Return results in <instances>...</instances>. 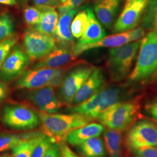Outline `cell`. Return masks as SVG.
<instances>
[{"label":"cell","mask_w":157,"mask_h":157,"mask_svg":"<svg viewBox=\"0 0 157 157\" xmlns=\"http://www.w3.org/2000/svg\"><path fill=\"white\" fill-rule=\"evenodd\" d=\"M9 94V88L4 82L0 80V103L6 100Z\"/></svg>","instance_id":"obj_39"},{"label":"cell","mask_w":157,"mask_h":157,"mask_svg":"<svg viewBox=\"0 0 157 157\" xmlns=\"http://www.w3.org/2000/svg\"><path fill=\"white\" fill-rule=\"evenodd\" d=\"M1 157H12L11 155H10L9 154H4L3 155H2V156H1Z\"/></svg>","instance_id":"obj_42"},{"label":"cell","mask_w":157,"mask_h":157,"mask_svg":"<svg viewBox=\"0 0 157 157\" xmlns=\"http://www.w3.org/2000/svg\"><path fill=\"white\" fill-rule=\"evenodd\" d=\"M73 48H70L67 44L59 47H56L50 54L40 59L33 68L58 69L71 62L75 58Z\"/></svg>","instance_id":"obj_15"},{"label":"cell","mask_w":157,"mask_h":157,"mask_svg":"<svg viewBox=\"0 0 157 157\" xmlns=\"http://www.w3.org/2000/svg\"><path fill=\"white\" fill-rule=\"evenodd\" d=\"M130 151L133 157H157V147H145Z\"/></svg>","instance_id":"obj_31"},{"label":"cell","mask_w":157,"mask_h":157,"mask_svg":"<svg viewBox=\"0 0 157 157\" xmlns=\"http://www.w3.org/2000/svg\"></svg>","instance_id":"obj_47"},{"label":"cell","mask_w":157,"mask_h":157,"mask_svg":"<svg viewBox=\"0 0 157 157\" xmlns=\"http://www.w3.org/2000/svg\"><path fill=\"white\" fill-rule=\"evenodd\" d=\"M58 69L32 68L25 71L17 78L14 87L17 89L32 90L46 86Z\"/></svg>","instance_id":"obj_13"},{"label":"cell","mask_w":157,"mask_h":157,"mask_svg":"<svg viewBox=\"0 0 157 157\" xmlns=\"http://www.w3.org/2000/svg\"><path fill=\"white\" fill-rule=\"evenodd\" d=\"M79 7L58 14V21L54 37L62 43H69L73 40L71 32V24L75 15L81 10Z\"/></svg>","instance_id":"obj_19"},{"label":"cell","mask_w":157,"mask_h":157,"mask_svg":"<svg viewBox=\"0 0 157 157\" xmlns=\"http://www.w3.org/2000/svg\"><path fill=\"white\" fill-rule=\"evenodd\" d=\"M18 37L13 35L11 37L3 40L0 44V67L11 52L13 47L16 45Z\"/></svg>","instance_id":"obj_30"},{"label":"cell","mask_w":157,"mask_h":157,"mask_svg":"<svg viewBox=\"0 0 157 157\" xmlns=\"http://www.w3.org/2000/svg\"><path fill=\"white\" fill-rule=\"evenodd\" d=\"M89 15V24L82 36L78 39V44H84L95 43L106 36V33L95 17V13L91 8L86 9Z\"/></svg>","instance_id":"obj_20"},{"label":"cell","mask_w":157,"mask_h":157,"mask_svg":"<svg viewBox=\"0 0 157 157\" xmlns=\"http://www.w3.org/2000/svg\"><path fill=\"white\" fill-rule=\"evenodd\" d=\"M141 39L111 48L109 52L107 67L111 78L119 82L129 75L139 50Z\"/></svg>","instance_id":"obj_4"},{"label":"cell","mask_w":157,"mask_h":157,"mask_svg":"<svg viewBox=\"0 0 157 157\" xmlns=\"http://www.w3.org/2000/svg\"><path fill=\"white\" fill-rule=\"evenodd\" d=\"M122 97L123 93L119 89L102 88L86 100L73 107L72 111L93 121L107 108L120 102Z\"/></svg>","instance_id":"obj_5"},{"label":"cell","mask_w":157,"mask_h":157,"mask_svg":"<svg viewBox=\"0 0 157 157\" xmlns=\"http://www.w3.org/2000/svg\"><path fill=\"white\" fill-rule=\"evenodd\" d=\"M42 13L43 12L39 8L34 6H28L23 11L24 21L28 26H34L39 23Z\"/></svg>","instance_id":"obj_29"},{"label":"cell","mask_w":157,"mask_h":157,"mask_svg":"<svg viewBox=\"0 0 157 157\" xmlns=\"http://www.w3.org/2000/svg\"><path fill=\"white\" fill-rule=\"evenodd\" d=\"M60 151L61 157H80L73 152L69 146L64 142L60 143Z\"/></svg>","instance_id":"obj_38"},{"label":"cell","mask_w":157,"mask_h":157,"mask_svg":"<svg viewBox=\"0 0 157 157\" xmlns=\"http://www.w3.org/2000/svg\"><path fill=\"white\" fill-rule=\"evenodd\" d=\"M94 68L91 66H80L74 68L64 76L61 85L60 96L65 104H72L75 95Z\"/></svg>","instance_id":"obj_11"},{"label":"cell","mask_w":157,"mask_h":157,"mask_svg":"<svg viewBox=\"0 0 157 157\" xmlns=\"http://www.w3.org/2000/svg\"><path fill=\"white\" fill-rule=\"evenodd\" d=\"M148 0H125L124 8L113 26V33L136 28L143 17Z\"/></svg>","instance_id":"obj_9"},{"label":"cell","mask_w":157,"mask_h":157,"mask_svg":"<svg viewBox=\"0 0 157 157\" xmlns=\"http://www.w3.org/2000/svg\"><path fill=\"white\" fill-rule=\"evenodd\" d=\"M54 143L50 138L45 136V138L35 148L31 157H43L48 148Z\"/></svg>","instance_id":"obj_32"},{"label":"cell","mask_w":157,"mask_h":157,"mask_svg":"<svg viewBox=\"0 0 157 157\" xmlns=\"http://www.w3.org/2000/svg\"><path fill=\"white\" fill-rule=\"evenodd\" d=\"M30 61L25 51L15 45L0 67V80L6 83L16 80L25 71Z\"/></svg>","instance_id":"obj_10"},{"label":"cell","mask_w":157,"mask_h":157,"mask_svg":"<svg viewBox=\"0 0 157 157\" xmlns=\"http://www.w3.org/2000/svg\"><path fill=\"white\" fill-rule=\"evenodd\" d=\"M64 78V69L59 68L56 73L51 78L46 86H50L52 88H56L61 86Z\"/></svg>","instance_id":"obj_35"},{"label":"cell","mask_w":157,"mask_h":157,"mask_svg":"<svg viewBox=\"0 0 157 157\" xmlns=\"http://www.w3.org/2000/svg\"><path fill=\"white\" fill-rule=\"evenodd\" d=\"M41 134L39 132H30L21 135L6 134L0 135V152L12 150L24 141L28 140Z\"/></svg>","instance_id":"obj_24"},{"label":"cell","mask_w":157,"mask_h":157,"mask_svg":"<svg viewBox=\"0 0 157 157\" xmlns=\"http://www.w3.org/2000/svg\"><path fill=\"white\" fill-rule=\"evenodd\" d=\"M27 98L41 112L47 113H56L62 107L54 88L50 86L29 90Z\"/></svg>","instance_id":"obj_12"},{"label":"cell","mask_w":157,"mask_h":157,"mask_svg":"<svg viewBox=\"0 0 157 157\" xmlns=\"http://www.w3.org/2000/svg\"><path fill=\"white\" fill-rule=\"evenodd\" d=\"M121 0H96L94 10L96 17L106 28H112L115 23Z\"/></svg>","instance_id":"obj_17"},{"label":"cell","mask_w":157,"mask_h":157,"mask_svg":"<svg viewBox=\"0 0 157 157\" xmlns=\"http://www.w3.org/2000/svg\"><path fill=\"white\" fill-rule=\"evenodd\" d=\"M0 4L11 6H15L17 5L16 0H0Z\"/></svg>","instance_id":"obj_40"},{"label":"cell","mask_w":157,"mask_h":157,"mask_svg":"<svg viewBox=\"0 0 157 157\" xmlns=\"http://www.w3.org/2000/svg\"><path fill=\"white\" fill-rule=\"evenodd\" d=\"M122 132L107 129L104 131V145L109 157H122L123 138Z\"/></svg>","instance_id":"obj_21"},{"label":"cell","mask_w":157,"mask_h":157,"mask_svg":"<svg viewBox=\"0 0 157 157\" xmlns=\"http://www.w3.org/2000/svg\"><path fill=\"white\" fill-rule=\"evenodd\" d=\"M145 111L148 115L157 121V99L152 100L146 104Z\"/></svg>","instance_id":"obj_36"},{"label":"cell","mask_w":157,"mask_h":157,"mask_svg":"<svg viewBox=\"0 0 157 157\" xmlns=\"http://www.w3.org/2000/svg\"><path fill=\"white\" fill-rule=\"evenodd\" d=\"M105 84V78L101 69L94 67L89 77L78 90L72 104L78 105L101 90Z\"/></svg>","instance_id":"obj_16"},{"label":"cell","mask_w":157,"mask_h":157,"mask_svg":"<svg viewBox=\"0 0 157 157\" xmlns=\"http://www.w3.org/2000/svg\"><path fill=\"white\" fill-rule=\"evenodd\" d=\"M104 131V127L101 124L89 123L71 132L65 141L71 146H78L90 138L99 137Z\"/></svg>","instance_id":"obj_18"},{"label":"cell","mask_w":157,"mask_h":157,"mask_svg":"<svg viewBox=\"0 0 157 157\" xmlns=\"http://www.w3.org/2000/svg\"><path fill=\"white\" fill-rule=\"evenodd\" d=\"M139 107L137 101H120L107 108L97 119L100 124L107 129L123 132L134 123Z\"/></svg>","instance_id":"obj_3"},{"label":"cell","mask_w":157,"mask_h":157,"mask_svg":"<svg viewBox=\"0 0 157 157\" xmlns=\"http://www.w3.org/2000/svg\"><path fill=\"white\" fill-rule=\"evenodd\" d=\"M135 67L129 75L131 82L148 78L157 71V33L151 31L141 41Z\"/></svg>","instance_id":"obj_2"},{"label":"cell","mask_w":157,"mask_h":157,"mask_svg":"<svg viewBox=\"0 0 157 157\" xmlns=\"http://www.w3.org/2000/svg\"><path fill=\"white\" fill-rule=\"evenodd\" d=\"M90 1H92V0H90Z\"/></svg>","instance_id":"obj_46"},{"label":"cell","mask_w":157,"mask_h":157,"mask_svg":"<svg viewBox=\"0 0 157 157\" xmlns=\"http://www.w3.org/2000/svg\"><path fill=\"white\" fill-rule=\"evenodd\" d=\"M30 0H16L17 5L20 8H25L28 5Z\"/></svg>","instance_id":"obj_41"},{"label":"cell","mask_w":157,"mask_h":157,"mask_svg":"<svg viewBox=\"0 0 157 157\" xmlns=\"http://www.w3.org/2000/svg\"><path fill=\"white\" fill-rule=\"evenodd\" d=\"M133 42L130 31L123 33H115L109 36H105L102 39L93 43L80 44L77 43L74 46L73 53L75 57L80 56L85 51L97 48H116L121 45Z\"/></svg>","instance_id":"obj_14"},{"label":"cell","mask_w":157,"mask_h":157,"mask_svg":"<svg viewBox=\"0 0 157 157\" xmlns=\"http://www.w3.org/2000/svg\"><path fill=\"white\" fill-rule=\"evenodd\" d=\"M141 21L143 28L157 33V0H148Z\"/></svg>","instance_id":"obj_26"},{"label":"cell","mask_w":157,"mask_h":157,"mask_svg":"<svg viewBox=\"0 0 157 157\" xmlns=\"http://www.w3.org/2000/svg\"><path fill=\"white\" fill-rule=\"evenodd\" d=\"M89 24L86 10H80L74 17L71 24V32L73 37L79 39L84 34Z\"/></svg>","instance_id":"obj_27"},{"label":"cell","mask_w":157,"mask_h":157,"mask_svg":"<svg viewBox=\"0 0 157 157\" xmlns=\"http://www.w3.org/2000/svg\"><path fill=\"white\" fill-rule=\"evenodd\" d=\"M78 148L84 157H104L106 155L105 145L99 137L85 141L78 146Z\"/></svg>","instance_id":"obj_23"},{"label":"cell","mask_w":157,"mask_h":157,"mask_svg":"<svg viewBox=\"0 0 157 157\" xmlns=\"http://www.w3.org/2000/svg\"><path fill=\"white\" fill-rule=\"evenodd\" d=\"M129 151L145 147H157V126L148 120H140L132 125L125 136Z\"/></svg>","instance_id":"obj_7"},{"label":"cell","mask_w":157,"mask_h":157,"mask_svg":"<svg viewBox=\"0 0 157 157\" xmlns=\"http://www.w3.org/2000/svg\"><path fill=\"white\" fill-rule=\"evenodd\" d=\"M44 133L54 143H61L71 132L89 124L91 120L78 113L71 114L37 113Z\"/></svg>","instance_id":"obj_1"},{"label":"cell","mask_w":157,"mask_h":157,"mask_svg":"<svg viewBox=\"0 0 157 157\" xmlns=\"http://www.w3.org/2000/svg\"><path fill=\"white\" fill-rule=\"evenodd\" d=\"M43 12L39 23L34 26V29L48 36L54 37L58 21V13L54 8L40 10Z\"/></svg>","instance_id":"obj_22"},{"label":"cell","mask_w":157,"mask_h":157,"mask_svg":"<svg viewBox=\"0 0 157 157\" xmlns=\"http://www.w3.org/2000/svg\"><path fill=\"white\" fill-rule=\"evenodd\" d=\"M86 0H67L58 8V14L80 7Z\"/></svg>","instance_id":"obj_34"},{"label":"cell","mask_w":157,"mask_h":157,"mask_svg":"<svg viewBox=\"0 0 157 157\" xmlns=\"http://www.w3.org/2000/svg\"><path fill=\"white\" fill-rule=\"evenodd\" d=\"M14 27L13 20L10 14L4 13L0 16V41L13 36Z\"/></svg>","instance_id":"obj_28"},{"label":"cell","mask_w":157,"mask_h":157,"mask_svg":"<svg viewBox=\"0 0 157 157\" xmlns=\"http://www.w3.org/2000/svg\"><path fill=\"white\" fill-rule=\"evenodd\" d=\"M43 157H61L59 145L56 143H52Z\"/></svg>","instance_id":"obj_37"},{"label":"cell","mask_w":157,"mask_h":157,"mask_svg":"<svg viewBox=\"0 0 157 157\" xmlns=\"http://www.w3.org/2000/svg\"><path fill=\"white\" fill-rule=\"evenodd\" d=\"M61 1V3H64L65 2H66L67 0H60Z\"/></svg>","instance_id":"obj_44"},{"label":"cell","mask_w":157,"mask_h":157,"mask_svg":"<svg viewBox=\"0 0 157 157\" xmlns=\"http://www.w3.org/2000/svg\"><path fill=\"white\" fill-rule=\"evenodd\" d=\"M32 4L40 10H43L59 8L62 3L60 0H32Z\"/></svg>","instance_id":"obj_33"},{"label":"cell","mask_w":157,"mask_h":157,"mask_svg":"<svg viewBox=\"0 0 157 157\" xmlns=\"http://www.w3.org/2000/svg\"><path fill=\"white\" fill-rule=\"evenodd\" d=\"M154 79L156 82H157V71L154 74Z\"/></svg>","instance_id":"obj_43"},{"label":"cell","mask_w":157,"mask_h":157,"mask_svg":"<svg viewBox=\"0 0 157 157\" xmlns=\"http://www.w3.org/2000/svg\"><path fill=\"white\" fill-rule=\"evenodd\" d=\"M1 42H2V41H0V44H1Z\"/></svg>","instance_id":"obj_45"},{"label":"cell","mask_w":157,"mask_h":157,"mask_svg":"<svg viewBox=\"0 0 157 157\" xmlns=\"http://www.w3.org/2000/svg\"><path fill=\"white\" fill-rule=\"evenodd\" d=\"M24 51L32 61L40 60L57 47L56 40L35 29L26 30L23 34Z\"/></svg>","instance_id":"obj_8"},{"label":"cell","mask_w":157,"mask_h":157,"mask_svg":"<svg viewBox=\"0 0 157 157\" xmlns=\"http://www.w3.org/2000/svg\"><path fill=\"white\" fill-rule=\"evenodd\" d=\"M46 135L41 133L28 140L24 141L14 147L12 151V157H31L35 148L45 138Z\"/></svg>","instance_id":"obj_25"},{"label":"cell","mask_w":157,"mask_h":157,"mask_svg":"<svg viewBox=\"0 0 157 157\" xmlns=\"http://www.w3.org/2000/svg\"><path fill=\"white\" fill-rule=\"evenodd\" d=\"M1 119L7 126L17 130H32L40 123L37 114L29 107L20 104L6 105Z\"/></svg>","instance_id":"obj_6"}]
</instances>
